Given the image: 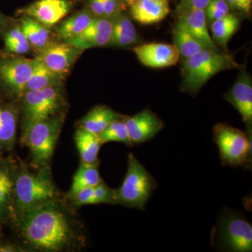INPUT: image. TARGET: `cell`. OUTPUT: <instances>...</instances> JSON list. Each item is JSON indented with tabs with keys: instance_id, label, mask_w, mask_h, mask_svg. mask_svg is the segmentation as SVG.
Masks as SVG:
<instances>
[{
	"instance_id": "cell-1",
	"label": "cell",
	"mask_w": 252,
	"mask_h": 252,
	"mask_svg": "<svg viewBox=\"0 0 252 252\" xmlns=\"http://www.w3.org/2000/svg\"><path fill=\"white\" fill-rule=\"evenodd\" d=\"M16 224L24 243L37 251H75L85 244L80 223L59 198L30 209Z\"/></svg>"
},
{
	"instance_id": "cell-2",
	"label": "cell",
	"mask_w": 252,
	"mask_h": 252,
	"mask_svg": "<svg viewBox=\"0 0 252 252\" xmlns=\"http://www.w3.org/2000/svg\"><path fill=\"white\" fill-rule=\"evenodd\" d=\"M32 172L26 165H17L15 184V223L30 209L39 204L59 198V190L53 180L49 165Z\"/></svg>"
},
{
	"instance_id": "cell-3",
	"label": "cell",
	"mask_w": 252,
	"mask_h": 252,
	"mask_svg": "<svg viewBox=\"0 0 252 252\" xmlns=\"http://www.w3.org/2000/svg\"><path fill=\"white\" fill-rule=\"evenodd\" d=\"M238 67V63L229 54L205 49L183 60L182 88L189 94H197L217 73Z\"/></svg>"
},
{
	"instance_id": "cell-4",
	"label": "cell",
	"mask_w": 252,
	"mask_h": 252,
	"mask_svg": "<svg viewBox=\"0 0 252 252\" xmlns=\"http://www.w3.org/2000/svg\"><path fill=\"white\" fill-rule=\"evenodd\" d=\"M64 122L63 115L30 124H25L22 142L30 149L34 166L49 165Z\"/></svg>"
},
{
	"instance_id": "cell-5",
	"label": "cell",
	"mask_w": 252,
	"mask_h": 252,
	"mask_svg": "<svg viewBox=\"0 0 252 252\" xmlns=\"http://www.w3.org/2000/svg\"><path fill=\"white\" fill-rule=\"evenodd\" d=\"M157 187L155 179L133 154H129L125 179L119 189H114L118 204L144 210Z\"/></svg>"
},
{
	"instance_id": "cell-6",
	"label": "cell",
	"mask_w": 252,
	"mask_h": 252,
	"mask_svg": "<svg viewBox=\"0 0 252 252\" xmlns=\"http://www.w3.org/2000/svg\"><path fill=\"white\" fill-rule=\"evenodd\" d=\"M213 132L223 165L238 167L248 161L252 153L251 136L226 124H217Z\"/></svg>"
},
{
	"instance_id": "cell-7",
	"label": "cell",
	"mask_w": 252,
	"mask_h": 252,
	"mask_svg": "<svg viewBox=\"0 0 252 252\" xmlns=\"http://www.w3.org/2000/svg\"><path fill=\"white\" fill-rule=\"evenodd\" d=\"M217 244L228 252L252 251V225L238 212H228L220 217Z\"/></svg>"
},
{
	"instance_id": "cell-8",
	"label": "cell",
	"mask_w": 252,
	"mask_h": 252,
	"mask_svg": "<svg viewBox=\"0 0 252 252\" xmlns=\"http://www.w3.org/2000/svg\"><path fill=\"white\" fill-rule=\"evenodd\" d=\"M26 123L45 120L56 115L63 102L61 84L43 90L26 91L21 96Z\"/></svg>"
},
{
	"instance_id": "cell-9",
	"label": "cell",
	"mask_w": 252,
	"mask_h": 252,
	"mask_svg": "<svg viewBox=\"0 0 252 252\" xmlns=\"http://www.w3.org/2000/svg\"><path fill=\"white\" fill-rule=\"evenodd\" d=\"M35 60L7 58L0 61V83L15 97L24 94L28 81L34 70Z\"/></svg>"
},
{
	"instance_id": "cell-10",
	"label": "cell",
	"mask_w": 252,
	"mask_h": 252,
	"mask_svg": "<svg viewBox=\"0 0 252 252\" xmlns=\"http://www.w3.org/2000/svg\"><path fill=\"white\" fill-rule=\"evenodd\" d=\"M82 52L67 42L52 43L41 51L38 58L50 71L63 80Z\"/></svg>"
},
{
	"instance_id": "cell-11",
	"label": "cell",
	"mask_w": 252,
	"mask_h": 252,
	"mask_svg": "<svg viewBox=\"0 0 252 252\" xmlns=\"http://www.w3.org/2000/svg\"><path fill=\"white\" fill-rule=\"evenodd\" d=\"M74 4V0H36L21 9L20 14L29 16L50 28L65 17Z\"/></svg>"
},
{
	"instance_id": "cell-12",
	"label": "cell",
	"mask_w": 252,
	"mask_h": 252,
	"mask_svg": "<svg viewBox=\"0 0 252 252\" xmlns=\"http://www.w3.org/2000/svg\"><path fill=\"white\" fill-rule=\"evenodd\" d=\"M124 119L132 144L144 143L151 140L165 126L161 119L149 109Z\"/></svg>"
},
{
	"instance_id": "cell-13",
	"label": "cell",
	"mask_w": 252,
	"mask_h": 252,
	"mask_svg": "<svg viewBox=\"0 0 252 252\" xmlns=\"http://www.w3.org/2000/svg\"><path fill=\"white\" fill-rule=\"evenodd\" d=\"M17 165L13 160H0V228L13 220L15 222L14 194Z\"/></svg>"
},
{
	"instance_id": "cell-14",
	"label": "cell",
	"mask_w": 252,
	"mask_h": 252,
	"mask_svg": "<svg viewBox=\"0 0 252 252\" xmlns=\"http://www.w3.org/2000/svg\"><path fill=\"white\" fill-rule=\"evenodd\" d=\"M112 18L94 17L85 31L67 43L82 51L109 46L112 39Z\"/></svg>"
},
{
	"instance_id": "cell-15",
	"label": "cell",
	"mask_w": 252,
	"mask_h": 252,
	"mask_svg": "<svg viewBox=\"0 0 252 252\" xmlns=\"http://www.w3.org/2000/svg\"><path fill=\"white\" fill-rule=\"evenodd\" d=\"M137 59L144 65L152 68H162L175 65L180 54L175 45L162 43H150L133 48Z\"/></svg>"
},
{
	"instance_id": "cell-16",
	"label": "cell",
	"mask_w": 252,
	"mask_h": 252,
	"mask_svg": "<svg viewBox=\"0 0 252 252\" xmlns=\"http://www.w3.org/2000/svg\"><path fill=\"white\" fill-rule=\"evenodd\" d=\"M240 113L243 122L251 126L252 122V81L251 76L243 70L239 74L234 85L225 95Z\"/></svg>"
},
{
	"instance_id": "cell-17",
	"label": "cell",
	"mask_w": 252,
	"mask_h": 252,
	"mask_svg": "<svg viewBox=\"0 0 252 252\" xmlns=\"http://www.w3.org/2000/svg\"><path fill=\"white\" fill-rule=\"evenodd\" d=\"M177 15V23H180L207 48L218 51V48L209 33L205 10H191Z\"/></svg>"
},
{
	"instance_id": "cell-18",
	"label": "cell",
	"mask_w": 252,
	"mask_h": 252,
	"mask_svg": "<svg viewBox=\"0 0 252 252\" xmlns=\"http://www.w3.org/2000/svg\"><path fill=\"white\" fill-rule=\"evenodd\" d=\"M130 6L132 18L144 25L160 22L170 12L169 0H135Z\"/></svg>"
},
{
	"instance_id": "cell-19",
	"label": "cell",
	"mask_w": 252,
	"mask_h": 252,
	"mask_svg": "<svg viewBox=\"0 0 252 252\" xmlns=\"http://www.w3.org/2000/svg\"><path fill=\"white\" fill-rule=\"evenodd\" d=\"M139 43V35L128 16L124 12L113 18L112 39L109 46L126 48Z\"/></svg>"
},
{
	"instance_id": "cell-20",
	"label": "cell",
	"mask_w": 252,
	"mask_h": 252,
	"mask_svg": "<svg viewBox=\"0 0 252 252\" xmlns=\"http://www.w3.org/2000/svg\"><path fill=\"white\" fill-rule=\"evenodd\" d=\"M17 130V112L9 104L0 103V152L14 149Z\"/></svg>"
},
{
	"instance_id": "cell-21",
	"label": "cell",
	"mask_w": 252,
	"mask_h": 252,
	"mask_svg": "<svg viewBox=\"0 0 252 252\" xmlns=\"http://www.w3.org/2000/svg\"><path fill=\"white\" fill-rule=\"evenodd\" d=\"M76 146L81 157V162L90 165H98V154L101 143L98 135L79 127L74 135Z\"/></svg>"
},
{
	"instance_id": "cell-22",
	"label": "cell",
	"mask_w": 252,
	"mask_h": 252,
	"mask_svg": "<svg viewBox=\"0 0 252 252\" xmlns=\"http://www.w3.org/2000/svg\"><path fill=\"white\" fill-rule=\"evenodd\" d=\"M124 118L106 106H97L81 119L79 127L99 135L112 122Z\"/></svg>"
},
{
	"instance_id": "cell-23",
	"label": "cell",
	"mask_w": 252,
	"mask_h": 252,
	"mask_svg": "<svg viewBox=\"0 0 252 252\" xmlns=\"http://www.w3.org/2000/svg\"><path fill=\"white\" fill-rule=\"evenodd\" d=\"M94 17L88 7L77 11L63 21L57 28L59 37L64 42H69L85 31Z\"/></svg>"
},
{
	"instance_id": "cell-24",
	"label": "cell",
	"mask_w": 252,
	"mask_h": 252,
	"mask_svg": "<svg viewBox=\"0 0 252 252\" xmlns=\"http://www.w3.org/2000/svg\"><path fill=\"white\" fill-rule=\"evenodd\" d=\"M20 27L27 38L30 45L39 53L52 44L50 39L51 34L48 27L36 20L24 16L21 18Z\"/></svg>"
},
{
	"instance_id": "cell-25",
	"label": "cell",
	"mask_w": 252,
	"mask_h": 252,
	"mask_svg": "<svg viewBox=\"0 0 252 252\" xmlns=\"http://www.w3.org/2000/svg\"><path fill=\"white\" fill-rule=\"evenodd\" d=\"M241 19L234 14H228L224 17L212 22V41L216 45L227 49L228 41L240 28Z\"/></svg>"
},
{
	"instance_id": "cell-26",
	"label": "cell",
	"mask_w": 252,
	"mask_h": 252,
	"mask_svg": "<svg viewBox=\"0 0 252 252\" xmlns=\"http://www.w3.org/2000/svg\"><path fill=\"white\" fill-rule=\"evenodd\" d=\"M172 35L174 45L178 50L180 57L183 58V60L192 57L204 50L208 49L203 43L189 32L183 26H181L180 23H176L172 30Z\"/></svg>"
},
{
	"instance_id": "cell-27",
	"label": "cell",
	"mask_w": 252,
	"mask_h": 252,
	"mask_svg": "<svg viewBox=\"0 0 252 252\" xmlns=\"http://www.w3.org/2000/svg\"><path fill=\"white\" fill-rule=\"evenodd\" d=\"M101 182L98 165H90L81 162L73 177L72 186L67 194L68 198L73 200L83 189L95 187Z\"/></svg>"
},
{
	"instance_id": "cell-28",
	"label": "cell",
	"mask_w": 252,
	"mask_h": 252,
	"mask_svg": "<svg viewBox=\"0 0 252 252\" xmlns=\"http://www.w3.org/2000/svg\"><path fill=\"white\" fill-rule=\"evenodd\" d=\"M34 60L35 64L34 70L26 85L25 92L43 90L50 86L61 84V81L63 80L61 78L50 71L39 58H36Z\"/></svg>"
},
{
	"instance_id": "cell-29",
	"label": "cell",
	"mask_w": 252,
	"mask_h": 252,
	"mask_svg": "<svg viewBox=\"0 0 252 252\" xmlns=\"http://www.w3.org/2000/svg\"><path fill=\"white\" fill-rule=\"evenodd\" d=\"M3 39L5 51L11 54L23 55L31 49L30 43L20 26L5 31Z\"/></svg>"
},
{
	"instance_id": "cell-30",
	"label": "cell",
	"mask_w": 252,
	"mask_h": 252,
	"mask_svg": "<svg viewBox=\"0 0 252 252\" xmlns=\"http://www.w3.org/2000/svg\"><path fill=\"white\" fill-rule=\"evenodd\" d=\"M124 118L118 119L109 124L101 133L98 135L99 141L102 144L107 142H122L127 146H132L127 127H126Z\"/></svg>"
},
{
	"instance_id": "cell-31",
	"label": "cell",
	"mask_w": 252,
	"mask_h": 252,
	"mask_svg": "<svg viewBox=\"0 0 252 252\" xmlns=\"http://www.w3.org/2000/svg\"><path fill=\"white\" fill-rule=\"evenodd\" d=\"M207 24L230 14V7L225 0H211L205 9Z\"/></svg>"
},
{
	"instance_id": "cell-32",
	"label": "cell",
	"mask_w": 252,
	"mask_h": 252,
	"mask_svg": "<svg viewBox=\"0 0 252 252\" xmlns=\"http://www.w3.org/2000/svg\"><path fill=\"white\" fill-rule=\"evenodd\" d=\"M94 205H99V204L117 205L118 204L114 189L109 188L108 186L102 182V180L98 185L94 187Z\"/></svg>"
},
{
	"instance_id": "cell-33",
	"label": "cell",
	"mask_w": 252,
	"mask_h": 252,
	"mask_svg": "<svg viewBox=\"0 0 252 252\" xmlns=\"http://www.w3.org/2000/svg\"><path fill=\"white\" fill-rule=\"evenodd\" d=\"M104 17L114 18L124 12L126 4L123 0H100Z\"/></svg>"
},
{
	"instance_id": "cell-34",
	"label": "cell",
	"mask_w": 252,
	"mask_h": 252,
	"mask_svg": "<svg viewBox=\"0 0 252 252\" xmlns=\"http://www.w3.org/2000/svg\"><path fill=\"white\" fill-rule=\"evenodd\" d=\"M210 1L211 0H181L177 7V14H182L191 10H205Z\"/></svg>"
},
{
	"instance_id": "cell-35",
	"label": "cell",
	"mask_w": 252,
	"mask_h": 252,
	"mask_svg": "<svg viewBox=\"0 0 252 252\" xmlns=\"http://www.w3.org/2000/svg\"><path fill=\"white\" fill-rule=\"evenodd\" d=\"M94 187H89L79 191L72 200L75 206L94 205Z\"/></svg>"
},
{
	"instance_id": "cell-36",
	"label": "cell",
	"mask_w": 252,
	"mask_h": 252,
	"mask_svg": "<svg viewBox=\"0 0 252 252\" xmlns=\"http://www.w3.org/2000/svg\"><path fill=\"white\" fill-rule=\"evenodd\" d=\"M230 10L239 11L243 14H251L252 0H225Z\"/></svg>"
},
{
	"instance_id": "cell-37",
	"label": "cell",
	"mask_w": 252,
	"mask_h": 252,
	"mask_svg": "<svg viewBox=\"0 0 252 252\" xmlns=\"http://www.w3.org/2000/svg\"><path fill=\"white\" fill-rule=\"evenodd\" d=\"M24 250L22 248L18 247V245L11 243H0V252H23Z\"/></svg>"
},
{
	"instance_id": "cell-38",
	"label": "cell",
	"mask_w": 252,
	"mask_h": 252,
	"mask_svg": "<svg viewBox=\"0 0 252 252\" xmlns=\"http://www.w3.org/2000/svg\"><path fill=\"white\" fill-rule=\"evenodd\" d=\"M5 23H6V18L4 15L0 13V34H1V32L4 30Z\"/></svg>"
},
{
	"instance_id": "cell-39",
	"label": "cell",
	"mask_w": 252,
	"mask_h": 252,
	"mask_svg": "<svg viewBox=\"0 0 252 252\" xmlns=\"http://www.w3.org/2000/svg\"><path fill=\"white\" fill-rule=\"evenodd\" d=\"M123 1H124V2L125 3L126 5L130 6V5L132 4L135 0H123Z\"/></svg>"
},
{
	"instance_id": "cell-40",
	"label": "cell",
	"mask_w": 252,
	"mask_h": 252,
	"mask_svg": "<svg viewBox=\"0 0 252 252\" xmlns=\"http://www.w3.org/2000/svg\"><path fill=\"white\" fill-rule=\"evenodd\" d=\"M0 231H1V228H0Z\"/></svg>"
}]
</instances>
